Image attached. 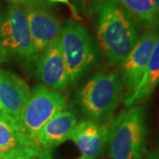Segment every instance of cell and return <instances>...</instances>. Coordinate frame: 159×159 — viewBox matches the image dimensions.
I'll return each mask as SVG.
<instances>
[{
    "instance_id": "cell-1",
    "label": "cell",
    "mask_w": 159,
    "mask_h": 159,
    "mask_svg": "<svg viewBox=\"0 0 159 159\" xmlns=\"http://www.w3.org/2000/svg\"><path fill=\"white\" fill-rule=\"evenodd\" d=\"M97 13L99 44L110 64L119 65L140 38L139 21L118 0H89Z\"/></svg>"
},
{
    "instance_id": "cell-2",
    "label": "cell",
    "mask_w": 159,
    "mask_h": 159,
    "mask_svg": "<svg viewBox=\"0 0 159 159\" xmlns=\"http://www.w3.org/2000/svg\"><path fill=\"white\" fill-rule=\"evenodd\" d=\"M146 113L142 106L123 110L111 120L108 136L111 159H142L146 152Z\"/></svg>"
},
{
    "instance_id": "cell-3",
    "label": "cell",
    "mask_w": 159,
    "mask_h": 159,
    "mask_svg": "<svg viewBox=\"0 0 159 159\" xmlns=\"http://www.w3.org/2000/svg\"><path fill=\"white\" fill-rule=\"evenodd\" d=\"M122 97L123 84L119 74L102 70L81 87L76 95V101L89 120L106 122L111 120Z\"/></svg>"
},
{
    "instance_id": "cell-4",
    "label": "cell",
    "mask_w": 159,
    "mask_h": 159,
    "mask_svg": "<svg viewBox=\"0 0 159 159\" xmlns=\"http://www.w3.org/2000/svg\"><path fill=\"white\" fill-rule=\"evenodd\" d=\"M34 55L22 6L11 2L0 11V63L25 60Z\"/></svg>"
},
{
    "instance_id": "cell-5",
    "label": "cell",
    "mask_w": 159,
    "mask_h": 159,
    "mask_svg": "<svg viewBox=\"0 0 159 159\" xmlns=\"http://www.w3.org/2000/svg\"><path fill=\"white\" fill-rule=\"evenodd\" d=\"M59 45L66 66L69 84L77 82L96 58L94 43L85 27L68 20L61 29Z\"/></svg>"
},
{
    "instance_id": "cell-6",
    "label": "cell",
    "mask_w": 159,
    "mask_h": 159,
    "mask_svg": "<svg viewBox=\"0 0 159 159\" xmlns=\"http://www.w3.org/2000/svg\"><path fill=\"white\" fill-rule=\"evenodd\" d=\"M66 109V99L60 92L44 85H37L30 92L17 122L21 130L36 142V136L42 127Z\"/></svg>"
},
{
    "instance_id": "cell-7",
    "label": "cell",
    "mask_w": 159,
    "mask_h": 159,
    "mask_svg": "<svg viewBox=\"0 0 159 159\" xmlns=\"http://www.w3.org/2000/svg\"><path fill=\"white\" fill-rule=\"evenodd\" d=\"M20 5L26 14L34 54L59 40L62 26L43 0H29Z\"/></svg>"
},
{
    "instance_id": "cell-8",
    "label": "cell",
    "mask_w": 159,
    "mask_h": 159,
    "mask_svg": "<svg viewBox=\"0 0 159 159\" xmlns=\"http://www.w3.org/2000/svg\"><path fill=\"white\" fill-rule=\"evenodd\" d=\"M50 159L49 153L29 138L14 119L0 114V159Z\"/></svg>"
},
{
    "instance_id": "cell-9",
    "label": "cell",
    "mask_w": 159,
    "mask_h": 159,
    "mask_svg": "<svg viewBox=\"0 0 159 159\" xmlns=\"http://www.w3.org/2000/svg\"><path fill=\"white\" fill-rule=\"evenodd\" d=\"M158 36L157 31L148 29L145 31L128 55L119 64V77L127 91L134 90L142 79Z\"/></svg>"
},
{
    "instance_id": "cell-10",
    "label": "cell",
    "mask_w": 159,
    "mask_h": 159,
    "mask_svg": "<svg viewBox=\"0 0 159 159\" xmlns=\"http://www.w3.org/2000/svg\"><path fill=\"white\" fill-rule=\"evenodd\" d=\"M35 72L40 81L53 90L60 92L67 88L68 74L59 40L37 53Z\"/></svg>"
},
{
    "instance_id": "cell-11",
    "label": "cell",
    "mask_w": 159,
    "mask_h": 159,
    "mask_svg": "<svg viewBox=\"0 0 159 159\" xmlns=\"http://www.w3.org/2000/svg\"><path fill=\"white\" fill-rule=\"evenodd\" d=\"M111 120L97 122L89 119L77 123L68 140L75 143L83 157L97 158L107 145Z\"/></svg>"
},
{
    "instance_id": "cell-12",
    "label": "cell",
    "mask_w": 159,
    "mask_h": 159,
    "mask_svg": "<svg viewBox=\"0 0 159 159\" xmlns=\"http://www.w3.org/2000/svg\"><path fill=\"white\" fill-rule=\"evenodd\" d=\"M30 92L24 80L0 68V114L18 121Z\"/></svg>"
},
{
    "instance_id": "cell-13",
    "label": "cell",
    "mask_w": 159,
    "mask_h": 159,
    "mask_svg": "<svg viewBox=\"0 0 159 159\" xmlns=\"http://www.w3.org/2000/svg\"><path fill=\"white\" fill-rule=\"evenodd\" d=\"M78 121L75 114L64 111L50 119L39 131L36 142L44 150L51 149L68 140Z\"/></svg>"
},
{
    "instance_id": "cell-14",
    "label": "cell",
    "mask_w": 159,
    "mask_h": 159,
    "mask_svg": "<svg viewBox=\"0 0 159 159\" xmlns=\"http://www.w3.org/2000/svg\"><path fill=\"white\" fill-rule=\"evenodd\" d=\"M159 84V36L154 46L147 66L139 83L125 98V107L140 105L145 102Z\"/></svg>"
},
{
    "instance_id": "cell-15",
    "label": "cell",
    "mask_w": 159,
    "mask_h": 159,
    "mask_svg": "<svg viewBox=\"0 0 159 159\" xmlns=\"http://www.w3.org/2000/svg\"><path fill=\"white\" fill-rule=\"evenodd\" d=\"M125 10L148 30L159 29V13L153 0H118Z\"/></svg>"
},
{
    "instance_id": "cell-16",
    "label": "cell",
    "mask_w": 159,
    "mask_h": 159,
    "mask_svg": "<svg viewBox=\"0 0 159 159\" xmlns=\"http://www.w3.org/2000/svg\"><path fill=\"white\" fill-rule=\"evenodd\" d=\"M147 159H159V150L153 151L150 154H148Z\"/></svg>"
},
{
    "instance_id": "cell-17",
    "label": "cell",
    "mask_w": 159,
    "mask_h": 159,
    "mask_svg": "<svg viewBox=\"0 0 159 159\" xmlns=\"http://www.w3.org/2000/svg\"><path fill=\"white\" fill-rule=\"evenodd\" d=\"M51 2H55V3H61V4H65V5L70 6L69 0H51Z\"/></svg>"
},
{
    "instance_id": "cell-18",
    "label": "cell",
    "mask_w": 159,
    "mask_h": 159,
    "mask_svg": "<svg viewBox=\"0 0 159 159\" xmlns=\"http://www.w3.org/2000/svg\"><path fill=\"white\" fill-rule=\"evenodd\" d=\"M153 3L155 6H156V9H157V11L159 13V0H153Z\"/></svg>"
},
{
    "instance_id": "cell-19",
    "label": "cell",
    "mask_w": 159,
    "mask_h": 159,
    "mask_svg": "<svg viewBox=\"0 0 159 159\" xmlns=\"http://www.w3.org/2000/svg\"><path fill=\"white\" fill-rule=\"evenodd\" d=\"M11 2H13V3H19V4H21V3H24L26 1H29V0H9Z\"/></svg>"
},
{
    "instance_id": "cell-20",
    "label": "cell",
    "mask_w": 159,
    "mask_h": 159,
    "mask_svg": "<svg viewBox=\"0 0 159 159\" xmlns=\"http://www.w3.org/2000/svg\"><path fill=\"white\" fill-rule=\"evenodd\" d=\"M78 159H89V158H86V157H80V158H78Z\"/></svg>"
}]
</instances>
